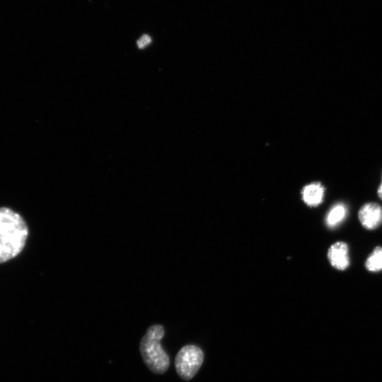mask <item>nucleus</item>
Wrapping results in <instances>:
<instances>
[{
  "instance_id": "1",
  "label": "nucleus",
  "mask_w": 382,
  "mask_h": 382,
  "mask_svg": "<svg viewBox=\"0 0 382 382\" xmlns=\"http://www.w3.org/2000/svg\"><path fill=\"white\" fill-rule=\"evenodd\" d=\"M28 235V228L22 216L8 207H0V263L22 251Z\"/></svg>"
},
{
  "instance_id": "2",
  "label": "nucleus",
  "mask_w": 382,
  "mask_h": 382,
  "mask_svg": "<svg viewBox=\"0 0 382 382\" xmlns=\"http://www.w3.org/2000/svg\"><path fill=\"white\" fill-rule=\"evenodd\" d=\"M163 335V327L153 325L147 329L139 344L144 364L151 372L157 374L165 373L170 365L169 357L161 344Z\"/></svg>"
},
{
  "instance_id": "3",
  "label": "nucleus",
  "mask_w": 382,
  "mask_h": 382,
  "mask_svg": "<svg viewBox=\"0 0 382 382\" xmlns=\"http://www.w3.org/2000/svg\"><path fill=\"white\" fill-rule=\"evenodd\" d=\"M204 360L202 350L194 345L183 347L175 358V367L180 378L189 381L197 374Z\"/></svg>"
},
{
  "instance_id": "4",
  "label": "nucleus",
  "mask_w": 382,
  "mask_h": 382,
  "mask_svg": "<svg viewBox=\"0 0 382 382\" xmlns=\"http://www.w3.org/2000/svg\"><path fill=\"white\" fill-rule=\"evenodd\" d=\"M358 216L364 228L375 229L382 223V208L377 203H366L359 209Z\"/></svg>"
},
{
  "instance_id": "5",
  "label": "nucleus",
  "mask_w": 382,
  "mask_h": 382,
  "mask_svg": "<svg viewBox=\"0 0 382 382\" xmlns=\"http://www.w3.org/2000/svg\"><path fill=\"white\" fill-rule=\"evenodd\" d=\"M328 258L330 265L335 269L340 270L347 269L349 265L347 245L342 241L332 244L328 250Z\"/></svg>"
},
{
  "instance_id": "6",
  "label": "nucleus",
  "mask_w": 382,
  "mask_h": 382,
  "mask_svg": "<svg viewBox=\"0 0 382 382\" xmlns=\"http://www.w3.org/2000/svg\"><path fill=\"white\" fill-rule=\"evenodd\" d=\"M325 188L320 183H312L302 190V199L308 206L316 207L323 200Z\"/></svg>"
},
{
  "instance_id": "7",
  "label": "nucleus",
  "mask_w": 382,
  "mask_h": 382,
  "mask_svg": "<svg viewBox=\"0 0 382 382\" xmlns=\"http://www.w3.org/2000/svg\"><path fill=\"white\" fill-rule=\"evenodd\" d=\"M347 215V207L342 202L333 205L325 216V223L329 228H335L342 223Z\"/></svg>"
},
{
  "instance_id": "8",
  "label": "nucleus",
  "mask_w": 382,
  "mask_h": 382,
  "mask_svg": "<svg viewBox=\"0 0 382 382\" xmlns=\"http://www.w3.org/2000/svg\"><path fill=\"white\" fill-rule=\"evenodd\" d=\"M365 265L370 272L382 270V247H376L366 260Z\"/></svg>"
},
{
  "instance_id": "9",
  "label": "nucleus",
  "mask_w": 382,
  "mask_h": 382,
  "mask_svg": "<svg viewBox=\"0 0 382 382\" xmlns=\"http://www.w3.org/2000/svg\"><path fill=\"white\" fill-rule=\"evenodd\" d=\"M151 41V37L148 35H142L138 40H137V46L139 48H144L146 47Z\"/></svg>"
},
{
  "instance_id": "10",
  "label": "nucleus",
  "mask_w": 382,
  "mask_h": 382,
  "mask_svg": "<svg viewBox=\"0 0 382 382\" xmlns=\"http://www.w3.org/2000/svg\"><path fill=\"white\" fill-rule=\"evenodd\" d=\"M378 195L381 199H382V182L381 185H379L378 190H377Z\"/></svg>"
}]
</instances>
